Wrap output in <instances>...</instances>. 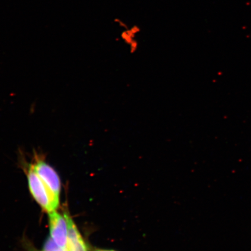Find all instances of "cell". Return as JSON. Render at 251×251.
<instances>
[{
  "label": "cell",
  "mask_w": 251,
  "mask_h": 251,
  "mask_svg": "<svg viewBox=\"0 0 251 251\" xmlns=\"http://www.w3.org/2000/svg\"><path fill=\"white\" fill-rule=\"evenodd\" d=\"M27 172L28 185L34 200L47 213L55 211L59 205V197L44 183L30 165Z\"/></svg>",
  "instance_id": "6da1fadb"
},
{
  "label": "cell",
  "mask_w": 251,
  "mask_h": 251,
  "mask_svg": "<svg viewBox=\"0 0 251 251\" xmlns=\"http://www.w3.org/2000/svg\"><path fill=\"white\" fill-rule=\"evenodd\" d=\"M34 161L30 164L34 172L56 196L60 197L61 181L57 172L49 164L36 155Z\"/></svg>",
  "instance_id": "7a4b0ae2"
},
{
  "label": "cell",
  "mask_w": 251,
  "mask_h": 251,
  "mask_svg": "<svg viewBox=\"0 0 251 251\" xmlns=\"http://www.w3.org/2000/svg\"><path fill=\"white\" fill-rule=\"evenodd\" d=\"M48 215L50 237L58 247L67 250L68 227L67 219L64 214H60L56 210L49 213Z\"/></svg>",
  "instance_id": "3957f363"
},
{
  "label": "cell",
  "mask_w": 251,
  "mask_h": 251,
  "mask_svg": "<svg viewBox=\"0 0 251 251\" xmlns=\"http://www.w3.org/2000/svg\"><path fill=\"white\" fill-rule=\"evenodd\" d=\"M68 227V251H90L91 249L78 230L70 213L64 212Z\"/></svg>",
  "instance_id": "277c9868"
},
{
  "label": "cell",
  "mask_w": 251,
  "mask_h": 251,
  "mask_svg": "<svg viewBox=\"0 0 251 251\" xmlns=\"http://www.w3.org/2000/svg\"><path fill=\"white\" fill-rule=\"evenodd\" d=\"M140 31V27L137 25H134L130 28L127 27L122 31L121 34L122 39L126 43L131 47V50H136L137 47V41L135 40V37Z\"/></svg>",
  "instance_id": "5b68a950"
},
{
  "label": "cell",
  "mask_w": 251,
  "mask_h": 251,
  "mask_svg": "<svg viewBox=\"0 0 251 251\" xmlns=\"http://www.w3.org/2000/svg\"><path fill=\"white\" fill-rule=\"evenodd\" d=\"M31 251H68L67 250L61 249L56 245L54 241L51 239V237L47 238L42 250Z\"/></svg>",
  "instance_id": "8992f818"
},
{
  "label": "cell",
  "mask_w": 251,
  "mask_h": 251,
  "mask_svg": "<svg viewBox=\"0 0 251 251\" xmlns=\"http://www.w3.org/2000/svg\"><path fill=\"white\" fill-rule=\"evenodd\" d=\"M90 251H119L113 249H99V248H94V249H91Z\"/></svg>",
  "instance_id": "52a82bcc"
}]
</instances>
